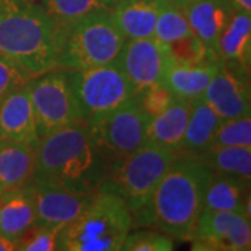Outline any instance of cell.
Returning <instances> with one entry per match:
<instances>
[{"instance_id":"23","label":"cell","mask_w":251,"mask_h":251,"mask_svg":"<svg viewBox=\"0 0 251 251\" xmlns=\"http://www.w3.org/2000/svg\"><path fill=\"white\" fill-rule=\"evenodd\" d=\"M221 117L202 98L193 99L190 102L186 133L181 141L179 153L197 155L206 150L221 123Z\"/></svg>"},{"instance_id":"11","label":"cell","mask_w":251,"mask_h":251,"mask_svg":"<svg viewBox=\"0 0 251 251\" xmlns=\"http://www.w3.org/2000/svg\"><path fill=\"white\" fill-rule=\"evenodd\" d=\"M172 62L168 44L158 41L155 36L128 39L119 57V63L135 94L165 82Z\"/></svg>"},{"instance_id":"26","label":"cell","mask_w":251,"mask_h":251,"mask_svg":"<svg viewBox=\"0 0 251 251\" xmlns=\"http://www.w3.org/2000/svg\"><path fill=\"white\" fill-rule=\"evenodd\" d=\"M191 29L177 0H168L156 20L153 36L163 44H172L184 36L191 35Z\"/></svg>"},{"instance_id":"28","label":"cell","mask_w":251,"mask_h":251,"mask_svg":"<svg viewBox=\"0 0 251 251\" xmlns=\"http://www.w3.org/2000/svg\"><path fill=\"white\" fill-rule=\"evenodd\" d=\"M59 227L44 226L34 224L28 230L21 234L16 242L17 250L20 251H54L57 250L59 242Z\"/></svg>"},{"instance_id":"17","label":"cell","mask_w":251,"mask_h":251,"mask_svg":"<svg viewBox=\"0 0 251 251\" xmlns=\"http://www.w3.org/2000/svg\"><path fill=\"white\" fill-rule=\"evenodd\" d=\"M35 224V202L31 183L0 193V234L17 242Z\"/></svg>"},{"instance_id":"33","label":"cell","mask_w":251,"mask_h":251,"mask_svg":"<svg viewBox=\"0 0 251 251\" xmlns=\"http://www.w3.org/2000/svg\"><path fill=\"white\" fill-rule=\"evenodd\" d=\"M229 1L233 6V10L251 14V0H229Z\"/></svg>"},{"instance_id":"7","label":"cell","mask_w":251,"mask_h":251,"mask_svg":"<svg viewBox=\"0 0 251 251\" xmlns=\"http://www.w3.org/2000/svg\"><path fill=\"white\" fill-rule=\"evenodd\" d=\"M66 73L72 85L78 119L87 125L137 95L119 60L88 70H66Z\"/></svg>"},{"instance_id":"18","label":"cell","mask_w":251,"mask_h":251,"mask_svg":"<svg viewBox=\"0 0 251 251\" xmlns=\"http://www.w3.org/2000/svg\"><path fill=\"white\" fill-rule=\"evenodd\" d=\"M221 60H201L194 63L172 62L168 69L165 84L176 98H201L208 84L218 72Z\"/></svg>"},{"instance_id":"9","label":"cell","mask_w":251,"mask_h":251,"mask_svg":"<svg viewBox=\"0 0 251 251\" xmlns=\"http://www.w3.org/2000/svg\"><path fill=\"white\" fill-rule=\"evenodd\" d=\"M39 138L50 131L80 122L72 85L64 69L36 75L27 84Z\"/></svg>"},{"instance_id":"16","label":"cell","mask_w":251,"mask_h":251,"mask_svg":"<svg viewBox=\"0 0 251 251\" xmlns=\"http://www.w3.org/2000/svg\"><path fill=\"white\" fill-rule=\"evenodd\" d=\"M166 1L168 0H126L113 6L110 16L127 41L151 38L158 16Z\"/></svg>"},{"instance_id":"29","label":"cell","mask_w":251,"mask_h":251,"mask_svg":"<svg viewBox=\"0 0 251 251\" xmlns=\"http://www.w3.org/2000/svg\"><path fill=\"white\" fill-rule=\"evenodd\" d=\"M123 251H172L173 240L161 230L128 232L122 246Z\"/></svg>"},{"instance_id":"20","label":"cell","mask_w":251,"mask_h":251,"mask_svg":"<svg viewBox=\"0 0 251 251\" xmlns=\"http://www.w3.org/2000/svg\"><path fill=\"white\" fill-rule=\"evenodd\" d=\"M250 183L244 180L212 173L204 198V209L230 211L251 218Z\"/></svg>"},{"instance_id":"14","label":"cell","mask_w":251,"mask_h":251,"mask_svg":"<svg viewBox=\"0 0 251 251\" xmlns=\"http://www.w3.org/2000/svg\"><path fill=\"white\" fill-rule=\"evenodd\" d=\"M179 1V0H177ZM193 35L205 46L211 56H218V39L233 13L229 0H187L179 1Z\"/></svg>"},{"instance_id":"15","label":"cell","mask_w":251,"mask_h":251,"mask_svg":"<svg viewBox=\"0 0 251 251\" xmlns=\"http://www.w3.org/2000/svg\"><path fill=\"white\" fill-rule=\"evenodd\" d=\"M0 138L36 145L39 135L27 85L0 102Z\"/></svg>"},{"instance_id":"31","label":"cell","mask_w":251,"mask_h":251,"mask_svg":"<svg viewBox=\"0 0 251 251\" xmlns=\"http://www.w3.org/2000/svg\"><path fill=\"white\" fill-rule=\"evenodd\" d=\"M168 46L171 50L172 59L175 62L194 63L201 62V60H219L214 56H211L205 49V46L202 45L193 34L184 36L181 39H177Z\"/></svg>"},{"instance_id":"4","label":"cell","mask_w":251,"mask_h":251,"mask_svg":"<svg viewBox=\"0 0 251 251\" xmlns=\"http://www.w3.org/2000/svg\"><path fill=\"white\" fill-rule=\"evenodd\" d=\"M133 218L126 202L116 193L100 187L81 214L60 230L57 250H122Z\"/></svg>"},{"instance_id":"35","label":"cell","mask_w":251,"mask_h":251,"mask_svg":"<svg viewBox=\"0 0 251 251\" xmlns=\"http://www.w3.org/2000/svg\"><path fill=\"white\" fill-rule=\"evenodd\" d=\"M113 1H115V4H116V3H120V1H126V0H113Z\"/></svg>"},{"instance_id":"5","label":"cell","mask_w":251,"mask_h":251,"mask_svg":"<svg viewBox=\"0 0 251 251\" xmlns=\"http://www.w3.org/2000/svg\"><path fill=\"white\" fill-rule=\"evenodd\" d=\"M179 152L155 144H145L112 165L103 188L116 193L131 218L150 225V202L153 191Z\"/></svg>"},{"instance_id":"3","label":"cell","mask_w":251,"mask_h":251,"mask_svg":"<svg viewBox=\"0 0 251 251\" xmlns=\"http://www.w3.org/2000/svg\"><path fill=\"white\" fill-rule=\"evenodd\" d=\"M212 172L196 155L179 153L153 191L150 225L165 234L191 240Z\"/></svg>"},{"instance_id":"10","label":"cell","mask_w":251,"mask_h":251,"mask_svg":"<svg viewBox=\"0 0 251 251\" xmlns=\"http://www.w3.org/2000/svg\"><path fill=\"white\" fill-rule=\"evenodd\" d=\"M191 242L193 250L249 251L251 249L250 219L239 212L202 209Z\"/></svg>"},{"instance_id":"24","label":"cell","mask_w":251,"mask_h":251,"mask_svg":"<svg viewBox=\"0 0 251 251\" xmlns=\"http://www.w3.org/2000/svg\"><path fill=\"white\" fill-rule=\"evenodd\" d=\"M212 173L226 175L250 183L251 148L249 147H208L197 153Z\"/></svg>"},{"instance_id":"1","label":"cell","mask_w":251,"mask_h":251,"mask_svg":"<svg viewBox=\"0 0 251 251\" xmlns=\"http://www.w3.org/2000/svg\"><path fill=\"white\" fill-rule=\"evenodd\" d=\"M112 165L90 125L77 122L38 140L34 180L77 191H98Z\"/></svg>"},{"instance_id":"13","label":"cell","mask_w":251,"mask_h":251,"mask_svg":"<svg viewBox=\"0 0 251 251\" xmlns=\"http://www.w3.org/2000/svg\"><path fill=\"white\" fill-rule=\"evenodd\" d=\"M31 188L35 202V224L59 229L80 215L95 194V191H77L36 180L31 181Z\"/></svg>"},{"instance_id":"25","label":"cell","mask_w":251,"mask_h":251,"mask_svg":"<svg viewBox=\"0 0 251 251\" xmlns=\"http://www.w3.org/2000/svg\"><path fill=\"white\" fill-rule=\"evenodd\" d=\"M41 6L63 27H69L77 20L100 10L113 9V0H42Z\"/></svg>"},{"instance_id":"6","label":"cell","mask_w":251,"mask_h":251,"mask_svg":"<svg viewBox=\"0 0 251 251\" xmlns=\"http://www.w3.org/2000/svg\"><path fill=\"white\" fill-rule=\"evenodd\" d=\"M127 39L115 25L110 11L100 10L66 28L59 67L88 70L119 60Z\"/></svg>"},{"instance_id":"32","label":"cell","mask_w":251,"mask_h":251,"mask_svg":"<svg viewBox=\"0 0 251 251\" xmlns=\"http://www.w3.org/2000/svg\"><path fill=\"white\" fill-rule=\"evenodd\" d=\"M137 98L141 108L145 110V113L153 117L162 113L171 105L175 99V95L168 88V85L162 82V84H156L141 91L140 94H137Z\"/></svg>"},{"instance_id":"36","label":"cell","mask_w":251,"mask_h":251,"mask_svg":"<svg viewBox=\"0 0 251 251\" xmlns=\"http://www.w3.org/2000/svg\"><path fill=\"white\" fill-rule=\"evenodd\" d=\"M179 1H187V0H179Z\"/></svg>"},{"instance_id":"19","label":"cell","mask_w":251,"mask_h":251,"mask_svg":"<svg viewBox=\"0 0 251 251\" xmlns=\"http://www.w3.org/2000/svg\"><path fill=\"white\" fill-rule=\"evenodd\" d=\"M34 172L35 145L0 140V193L29 184Z\"/></svg>"},{"instance_id":"2","label":"cell","mask_w":251,"mask_h":251,"mask_svg":"<svg viewBox=\"0 0 251 251\" xmlns=\"http://www.w3.org/2000/svg\"><path fill=\"white\" fill-rule=\"evenodd\" d=\"M66 27L41 4L29 0H0V53L32 77L59 67Z\"/></svg>"},{"instance_id":"21","label":"cell","mask_w":251,"mask_h":251,"mask_svg":"<svg viewBox=\"0 0 251 251\" xmlns=\"http://www.w3.org/2000/svg\"><path fill=\"white\" fill-rule=\"evenodd\" d=\"M219 60L250 70L251 14L233 10L218 39Z\"/></svg>"},{"instance_id":"8","label":"cell","mask_w":251,"mask_h":251,"mask_svg":"<svg viewBox=\"0 0 251 251\" xmlns=\"http://www.w3.org/2000/svg\"><path fill=\"white\" fill-rule=\"evenodd\" d=\"M151 119L135 95L110 113L99 117L90 127L100 148L115 163L148 143Z\"/></svg>"},{"instance_id":"34","label":"cell","mask_w":251,"mask_h":251,"mask_svg":"<svg viewBox=\"0 0 251 251\" xmlns=\"http://www.w3.org/2000/svg\"><path fill=\"white\" fill-rule=\"evenodd\" d=\"M17 250V246H16V242L10 240V239H6L4 236L0 234V251H14Z\"/></svg>"},{"instance_id":"22","label":"cell","mask_w":251,"mask_h":251,"mask_svg":"<svg viewBox=\"0 0 251 251\" xmlns=\"http://www.w3.org/2000/svg\"><path fill=\"white\" fill-rule=\"evenodd\" d=\"M190 102L191 100L175 97L168 108L159 115L153 116L148 127L147 144L161 145L180 152L190 115Z\"/></svg>"},{"instance_id":"27","label":"cell","mask_w":251,"mask_h":251,"mask_svg":"<svg viewBox=\"0 0 251 251\" xmlns=\"http://www.w3.org/2000/svg\"><path fill=\"white\" fill-rule=\"evenodd\" d=\"M209 147L251 148V115H243V116L221 120Z\"/></svg>"},{"instance_id":"37","label":"cell","mask_w":251,"mask_h":251,"mask_svg":"<svg viewBox=\"0 0 251 251\" xmlns=\"http://www.w3.org/2000/svg\"><path fill=\"white\" fill-rule=\"evenodd\" d=\"M0 140H1V138H0Z\"/></svg>"},{"instance_id":"12","label":"cell","mask_w":251,"mask_h":251,"mask_svg":"<svg viewBox=\"0 0 251 251\" xmlns=\"http://www.w3.org/2000/svg\"><path fill=\"white\" fill-rule=\"evenodd\" d=\"M249 69L219 62L218 72L208 84L201 98L224 119L250 115V78Z\"/></svg>"},{"instance_id":"30","label":"cell","mask_w":251,"mask_h":251,"mask_svg":"<svg viewBox=\"0 0 251 251\" xmlns=\"http://www.w3.org/2000/svg\"><path fill=\"white\" fill-rule=\"evenodd\" d=\"M32 78L17 63L0 53V102L11 92L25 87Z\"/></svg>"}]
</instances>
